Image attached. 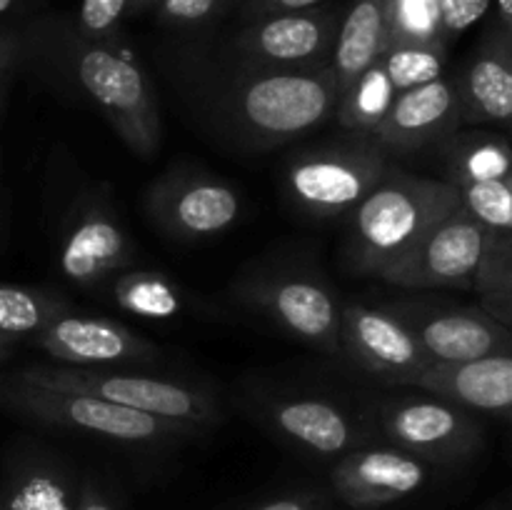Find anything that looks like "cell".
Returning <instances> with one entry per match:
<instances>
[{"label":"cell","instance_id":"30","mask_svg":"<svg viewBox=\"0 0 512 510\" xmlns=\"http://www.w3.org/2000/svg\"><path fill=\"white\" fill-rule=\"evenodd\" d=\"M388 15V45H445L440 33L438 0H388Z\"/></svg>","mask_w":512,"mask_h":510},{"label":"cell","instance_id":"22","mask_svg":"<svg viewBox=\"0 0 512 510\" xmlns=\"http://www.w3.org/2000/svg\"><path fill=\"white\" fill-rule=\"evenodd\" d=\"M390 43L388 0H353L340 18L330 68L338 88L345 90L365 68L383 55Z\"/></svg>","mask_w":512,"mask_h":510},{"label":"cell","instance_id":"5","mask_svg":"<svg viewBox=\"0 0 512 510\" xmlns=\"http://www.w3.org/2000/svg\"><path fill=\"white\" fill-rule=\"evenodd\" d=\"M0 408L48 428L123 445H165L195 435L193 430L163 423L153 415L108 403L90 393L45 388L15 373L0 375Z\"/></svg>","mask_w":512,"mask_h":510},{"label":"cell","instance_id":"2","mask_svg":"<svg viewBox=\"0 0 512 510\" xmlns=\"http://www.w3.org/2000/svg\"><path fill=\"white\" fill-rule=\"evenodd\" d=\"M458 205V190L445 180L390 168L348 215L345 268L360 278H380Z\"/></svg>","mask_w":512,"mask_h":510},{"label":"cell","instance_id":"3","mask_svg":"<svg viewBox=\"0 0 512 510\" xmlns=\"http://www.w3.org/2000/svg\"><path fill=\"white\" fill-rule=\"evenodd\" d=\"M340 88L330 65L298 70L248 68L225 95V118L255 145H280L335 118Z\"/></svg>","mask_w":512,"mask_h":510},{"label":"cell","instance_id":"14","mask_svg":"<svg viewBox=\"0 0 512 510\" xmlns=\"http://www.w3.org/2000/svg\"><path fill=\"white\" fill-rule=\"evenodd\" d=\"M415 333L433 360H473L512 353L508 325L490 318L480 305H440L428 300H398L385 305Z\"/></svg>","mask_w":512,"mask_h":510},{"label":"cell","instance_id":"35","mask_svg":"<svg viewBox=\"0 0 512 510\" xmlns=\"http://www.w3.org/2000/svg\"><path fill=\"white\" fill-rule=\"evenodd\" d=\"M75 510H123L108 488L95 475H83L78 480V505Z\"/></svg>","mask_w":512,"mask_h":510},{"label":"cell","instance_id":"15","mask_svg":"<svg viewBox=\"0 0 512 510\" xmlns=\"http://www.w3.org/2000/svg\"><path fill=\"white\" fill-rule=\"evenodd\" d=\"M258 418L295 450L323 460H338L368 445L360 420L348 408L320 395H268L260 400Z\"/></svg>","mask_w":512,"mask_h":510},{"label":"cell","instance_id":"32","mask_svg":"<svg viewBox=\"0 0 512 510\" xmlns=\"http://www.w3.org/2000/svg\"><path fill=\"white\" fill-rule=\"evenodd\" d=\"M230 0H160L158 20L170 28H198L225 10Z\"/></svg>","mask_w":512,"mask_h":510},{"label":"cell","instance_id":"28","mask_svg":"<svg viewBox=\"0 0 512 510\" xmlns=\"http://www.w3.org/2000/svg\"><path fill=\"white\" fill-rule=\"evenodd\" d=\"M448 58V45H388L378 58L380 68L388 75L390 85L398 93L440 78Z\"/></svg>","mask_w":512,"mask_h":510},{"label":"cell","instance_id":"6","mask_svg":"<svg viewBox=\"0 0 512 510\" xmlns=\"http://www.w3.org/2000/svg\"><path fill=\"white\" fill-rule=\"evenodd\" d=\"M15 375L28 383L45 388L80 390L108 403L153 415L163 423L180 425L193 433L213 428L220 420V403L208 388L178 378H160V375L123 373L113 368H53V365H28L15 370Z\"/></svg>","mask_w":512,"mask_h":510},{"label":"cell","instance_id":"1","mask_svg":"<svg viewBox=\"0 0 512 510\" xmlns=\"http://www.w3.org/2000/svg\"><path fill=\"white\" fill-rule=\"evenodd\" d=\"M30 50L80 90L118 138L140 158H153L163 140L158 100L143 65L115 40L90 38L65 20H40L23 35Z\"/></svg>","mask_w":512,"mask_h":510},{"label":"cell","instance_id":"16","mask_svg":"<svg viewBox=\"0 0 512 510\" xmlns=\"http://www.w3.org/2000/svg\"><path fill=\"white\" fill-rule=\"evenodd\" d=\"M30 343L45 355L80 368H108L125 363H155L160 348L148 338L103 315H78L73 310L45 325Z\"/></svg>","mask_w":512,"mask_h":510},{"label":"cell","instance_id":"23","mask_svg":"<svg viewBox=\"0 0 512 510\" xmlns=\"http://www.w3.org/2000/svg\"><path fill=\"white\" fill-rule=\"evenodd\" d=\"M445 183L460 188L483 180L512 178L510 145L503 135L488 130H463L440 143Z\"/></svg>","mask_w":512,"mask_h":510},{"label":"cell","instance_id":"17","mask_svg":"<svg viewBox=\"0 0 512 510\" xmlns=\"http://www.w3.org/2000/svg\"><path fill=\"white\" fill-rule=\"evenodd\" d=\"M428 475V463L395 445H363L335 460L330 493L353 510H375L415 495Z\"/></svg>","mask_w":512,"mask_h":510},{"label":"cell","instance_id":"27","mask_svg":"<svg viewBox=\"0 0 512 510\" xmlns=\"http://www.w3.org/2000/svg\"><path fill=\"white\" fill-rule=\"evenodd\" d=\"M480 308L498 323H512V233L485 235L483 253L473 278Z\"/></svg>","mask_w":512,"mask_h":510},{"label":"cell","instance_id":"40","mask_svg":"<svg viewBox=\"0 0 512 510\" xmlns=\"http://www.w3.org/2000/svg\"><path fill=\"white\" fill-rule=\"evenodd\" d=\"M28 0H0V15H10V13H18Z\"/></svg>","mask_w":512,"mask_h":510},{"label":"cell","instance_id":"12","mask_svg":"<svg viewBox=\"0 0 512 510\" xmlns=\"http://www.w3.org/2000/svg\"><path fill=\"white\" fill-rule=\"evenodd\" d=\"M483 240V228L458 205L380 278L405 290H473Z\"/></svg>","mask_w":512,"mask_h":510},{"label":"cell","instance_id":"4","mask_svg":"<svg viewBox=\"0 0 512 510\" xmlns=\"http://www.w3.org/2000/svg\"><path fill=\"white\" fill-rule=\"evenodd\" d=\"M393 168L370 135L345 133L285 160L283 193L313 220L348 218Z\"/></svg>","mask_w":512,"mask_h":510},{"label":"cell","instance_id":"8","mask_svg":"<svg viewBox=\"0 0 512 510\" xmlns=\"http://www.w3.org/2000/svg\"><path fill=\"white\" fill-rule=\"evenodd\" d=\"M385 398L378 405V425L390 445L428 465L473 463L485 448V428L475 413L443 398L423 393Z\"/></svg>","mask_w":512,"mask_h":510},{"label":"cell","instance_id":"31","mask_svg":"<svg viewBox=\"0 0 512 510\" xmlns=\"http://www.w3.org/2000/svg\"><path fill=\"white\" fill-rule=\"evenodd\" d=\"M128 10V0H83L75 28L90 38L115 40Z\"/></svg>","mask_w":512,"mask_h":510},{"label":"cell","instance_id":"25","mask_svg":"<svg viewBox=\"0 0 512 510\" xmlns=\"http://www.w3.org/2000/svg\"><path fill=\"white\" fill-rule=\"evenodd\" d=\"M68 310V300L48 288L0 283V335L13 343L30 340Z\"/></svg>","mask_w":512,"mask_h":510},{"label":"cell","instance_id":"29","mask_svg":"<svg viewBox=\"0 0 512 510\" xmlns=\"http://www.w3.org/2000/svg\"><path fill=\"white\" fill-rule=\"evenodd\" d=\"M455 190L465 213L483 228L485 235L512 233V178L468 183Z\"/></svg>","mask_w":512,"mask_h":510},{"label":"cell","instance_id":"38","mask_svg":"<svg viewBox=\"0 0 512 510\" xmlns=\"http://www.w3.org/2000/svg\"><path fill=\"white\" fill-rule=\"evenodd\" d=\"M493 3V28L512 35V0H490Z\"/></svg>","mask_w":512,"mask_h":510},{"label":"cell","instance_id":"11","mask_svg":"<svg viewBox=\"0 0 512 510\" xmlns=\"http://www.w3.org/2000/svg\"><path fill=\"white\" fill-rule=\"evenodd\" d=\"M340 355L400 388L433 360L398 315L365 303H343L340 308Z\"/></svg>","mask_w":512,"mask_h":510},{"label":"cell","instance_id":"34","mask_svg":"<svg viewBox=\"0 0 512 510\" xmlns=\"http://www.w3.org/2000/svg\"><path fill=\"white\" fill-rule=\"evenodd\" d=\"M253 510H333V493L330 488L295 490V493L280 495Z\"/></svg>","mask_w":512,"mask_h":510},{"label":"cell","instance_id":"36","mask_svg":"<svg viewBox=\"0 0 512 510\" xmlns=\"http://www.w3.org/2000/svg\"><path fill=\"white\" fill-rule=\"evenodd\" d=\"M328 0H245L243 13L245 18H263V15H275V13H295V10H310L320 8Z\"/></svg>","mask_w":512,"mask_h":510},{"label":"cell","instance_id":"9","mask_svg":"<svg viewBox=\"0 0 512 510\" xmlns=\"http://www.w3.org/2000/svg\"><path fill=\"white\" fill-rule=\"evenodd\" d=\"M150 220L168 238H218L233 228L243 210L240 193L218 175L195 165H178L160 175L145 193Z\"/></svg>","mask_w":512,"mask_h":510},{"label":"cell","instance_id":"10","mask_svg":"<svg viewBox=\"0 0 512 510\" xmlns=\"http://www.w3.org/2000/svg\"><path fill=\"white\" fill-rule=\"evenodd\" d=\"M343 8L320 5L248 20L233 48L248 68L298 70L330 65Z\"/></svg>","mask_w":512,"mask_h":510},{"label":"cell","instance_id":"24","mask_svg":"<svg viewBox=\"0 0 512 510\" xmlns=\"http://www.w3.org/2000/svg\"><path fill=\"white\" fill-rule=\"evenodd\" d=\"M108 298L120 310L148 320H173L188 308V293L160 270L125 268L103 283Z\"/></svg>","mask_w":512,"mask_h":510},{"label":"cell","instance_id":"41","mask_svg":"<svg viewBox=\"0 0 512 510\" xmlns=\"http://www.w3.org/2000/svg\"><path fill=\"white\" fill-rule=\"evenodd\" d=\"M15 345H18V343H13V340H8V338H3V335H0V363H5L8 358H13Z\"/></svg>","mask_w":512,"mask_h":510},{"label":"cell","instance_id":"19","mask_svg":"<svg viewBox=\"0 0 512 510\" xmlns=\"http://www.w3.org/2000/svg\"><path fill=\"white\" fill-rule=\"evenodd\" d=\"M405 388L423 390L470 413L508 418L512 408V353L473 360H430Z\"/></svg>","mask_w":512,"mask_h":510},{"label":"cell","instance_id":"13","mask_svg":"<svg viewBox=\"0 0 512 510\" xmlns=\"http://www.w3.org/2000/svg\"><path fill=\"white\" fill-rule=\"evenodd\" d=\"M135 265V245L103 195L75 205L58 248V268L80 288H103L110 275Z\"/></svg>","mask_w":512,"mask_h":510},{"label":"cell","instance_id":"37","mask_svg":"<svg viewBox=\"0 0 512 510\" xmlns=\"http://www.w3.org/2000/svg\"><path fill=\"white\" fill-rule=\"evenodd\" d=\"M23 58V33L13 28H0V90Z\"/></svg>","mask_w":512,"mask_h":510},{"label":"cell","instance_id":"39","mask_svg":"<svg viewBox=\"0 0 512 510\" xmlns=\"http://www.w3.org/2000/svg\"><path fill=\"white\" fill-rule=\"evenodd\" d=\"M160 0H128V10L125 15H140L150 8H158Z\"/></svg>","mask_w":512,"mask_h":510},{"label":"cell","instance_id":"26","mask_svg":"<svg viewBox=\"0 0 512 510\" xmlns=\"http://www.w3.org/2000/svg\"><path fill=\"white\" fill-rule=\"evenodd\" d=\"M398 95L400 93L390 85L385 70L375 60L348 88L340 90L335 120H338L345 133L370 135L378 128V123Z\"/></svg>","mask_w":512,"mask_h":510},{"label":"cell","instance_id":"33","mask_svg":"<svg viewBox=\"0 0 512 510\" xmlns=\"http://www.w3.org/2000/svg\"><path fill=\"white\" fill-rule=\"evenodd\" d=\"M438 8L440 33H443L445 45H450L488 13L490 0H438Z\"/></svg>","mask_w":512,"mask_h":510},{"label":"cell","instance_id":"7","mask_svg":"<svg viewBox=\"0 0 512 510\" xmlns=\"http://www.w3.org/2000/svg\"><path fill=\"white\" fill-rule=\"evenodd\" d=\"M235 298L315 350L340 355L338 293L313 270L253 268L238 278Z\"/></svg>","mask_w":512,"mask_h":510},{"label":"cell","instance_id":"20","mask_svg":"<svg viewBox=\"0 0 512 510\" xmlns=\"http://www.w3.org/2000/svg\"><path fill=\"white\" fill-rule=\"evenodd\" d=\"M460 123L508 125L512 115V35L490 25L455 75Z\"/></svg>","mask_w":512,"mask_h":510},{"label":"cell","instance_id":"18","mask_svg":"<svg viewBox=\"0 0 512 510\" xmlns=\"http://www.w3.org/2000/svg\"><path fill=\"white\" fill-rule=\"evenodd\" d=\"M460 103L453 78L430 80V83L400 93L383 115L378 128L370 133L375 143L388 155L413 153V150L440 145L458 133Z\"/></svg>","mask_w":512,"mask_h":510},{"label":"cell","instance_id":"42","mask_svg":"<svg viewBox=\"0 0 512 510\" xmlns=\"http://www.w3.org/2000/svg\"><path fill=\"white\" fill-rule=\"evenodd\" d=\"M0 510H8V508H5V503H3V495H0Z\"/></svg>","mask_w":512,"mask_h":510},{"label":"cell","instance_id":"21","mask_svg":"<svg viewBox=\"0 0 512 510\" xmlns=\"http://www.w3.org/2000/svg\"><path fill=\"white\" fill-rule=\"evenodd\" d=\"M0 495L8 510H75L78 478L48 450H25L8 460Z\"/></svg>","mask_w":512,"mask_h":510}]
</instances>
